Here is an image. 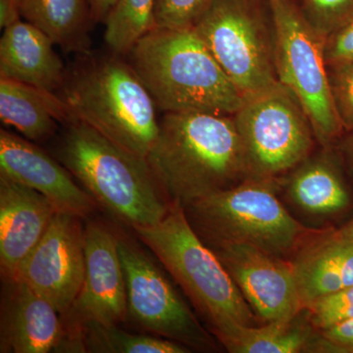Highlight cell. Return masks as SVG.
Wrapping results in <instances>:
<instances>
[{
  "label": "cell",
  "instance_id": "6da1fadb",
  "mask_svg": "<svg viewBox=\"0 0 353 353\" xmlns=\"http://www.w3.org/2000/svg\"><path fill=\"white\" fill-rule=\"evenodd\" d=\"M146 160L167 201L183 208L250 178L233 116L164 113Z\"/></svg>",
  "mask_w": 353,
  "mask_h": 353
},
{
  "label": "cell",
  "instance_id": "7a4b0ae2",
  "mask_svg": "<svg viewBox=\"0 0 353 353\" xmlns=\"http://www.w3.org/2000/svg\"><path fill=\"white\" fill-rule=\"evenodd\" d=\"M126 57L163 113L233 116L245 101L192 28H154Z\"/></svg>",
  "mask_w": 353,
  "mask_h": 353
},
{
  "label": "cell",
  "instance_id": "3957f363",
  "mask_svg": "<svg viewBox=\"0 0 353 353\" xmlns=\"http://www.w3.org/2000/svg\"><path fill=\"white\" fill-rule=\"evenodd\" d=\"M55 157L97 203L130 227L152 226L168 213L171 203L146 158L116 145L83 121L65 124Z\"/></svg>",
  "mask_w": 353,
  "mask_h": 353
},
{
  "label": "cell",
  "instance_id": "277c9868",
  "mask_svg": "<svg viewBox=\"0 0 353 353\" xmlns=\"http://www.w3.org/2000/svg\"><path fill=\"white\" fill-rule=\"evenodd\" d=\"M81 55L67 71L60 97L77 119L146 158L159 131L152 95L122 55Z\"/></svg>",
  "mask_w": 353,
  "mask_h": 353
},
{
  "label": "cell",
  "instance_id": "5b68a950",
  "mask_svg": "<svg viewBox=\"0 0 353 353\" xmlns=\"http://www.w3.org/2000/svg\"><path fill=\"white\" fill-rule=\"evenodd\" d=\"M132 230L180 285L221 343L241 327L257 325V316L217 255L190 226L182 205L171 203L159 223Z\"/></svg>",
  "mask_w": 353,
  "mask_h": 353
},
{
  "label": "cell",
  "instance_id": "8992f818",
  "mask_svg": "<svg viewBox=\"0 0 353 353\" xmlns=\"http://www.w3.org/2000/svg\"><path fill=\"white\" fill-rule=\"evenodd\" d=\"M280 180L248 178L192 202L183 211L208 248L245 243L290 259L316 230L304 226L280 201Z\"/></svg>",
  "mask_w": 353,
  "mask_h": 353
},
{
  "label": "cell",
  "instance_id": "52a82bcc",
  "mask_svg": "<svg viewBox=\"0 0 353 353\" xmlns=\"http://www.w3.org/2000/svg\"><path fill=\"white\" fill-rule=\"evenodd\" d=\"M269 6L275 30L279 82L301 103L317 143L322 148H333L345 131L330 85L326 38L290 0H276Z\"/></svg>",
  "mask_w": 353,
  "mask_h": 353
},
{
  "label": "cell",
  "instance_id": "ba28073f",
  "mask_svg": "<svg viewBox=\"0 0 353 353\" xmlns=\"http://www.w3.org/2000/svg\"><path fill=\"white\" fill-rule=\"evenodd\" d=\"M243 97L275 87V30L254 0H212L192 27Z\"/></svg>",
  "mask_w": 353,
  "mask_h": 353
},
{
  "label": "cell",
  "instance_id": "9c48e42d",
  "mask_svg": "<svg viewBox=\"0 0 353 353\" xmlns=\"http://www.w3.org/2000/svg\"><path fill=\"white\" fill-rule=\"evenodd\" d=\"M233 118L250 178L280 180L311 155L317 143L301 103L281 83L246 97Z\"/></svg>",
  "mask_w": 353,
  "mask_h": 353
},
{
  "label": "cell",
  "instance_id": "30bf717a",
  "mask_svg": "<svg viewBox=\"0 0 353 353\" xmlns=\"http://www.w3.org/2000/svg\"><path fill=\"white\" fill-rule=\"evenodd\" d=\"M126 281L128 315L145 331L190 350L211 352L216 343L150 257L118 236Z\"/></svg>",
  "mask_w": 353,
  "mask_h": 353
},
{
  "label": "cell",
  "instance_id": "8fae6325",
  "mask_svg": "<svg viewBox=\"0 0 353 353\" xmlns=\"http://www.w3.org/2000/svg\"><path fill=\"white\" fill-rule=\"evenodd\" d=\"M82 218L58 211L15 279L50 301L63 316L82 289L85 272Z\"/></svg>",
  "mask_w": 353,
  "mask_h": 353
},
{
  "label": "cell",
  "instance_id": "7c38bea8",
  "mask_svg": "<svg viewBox=\"0 0 353 353\" xmlns=\"http://www.w3.org/2000/svg\"><path fill=\"white\" fill-rule=\"evenodd\" d=\"M85 272L82 289L66 314L67 333H82L88 323L119 325L128 316L126 281L118 236L101 223L85 226Z\"/></svg>",
  "mask_w": 353,
  "mask_h": 353
},
{
  "label": "cell",
  "instance_id": "4fadbf2b",
  "mask_svg": "<svg viewBox=\"0 0 353 353\" xmlns=\"http://www.w3.org/2000/svg\"><path fill=\"white\" fill-rule=\"evenodd\" d=\"M211 250L263 323L285 321L303 310L290 259L245 243H226Z\"/></svg>",
  "mask_w": 353,
  "mask_h": 353
},
{
  "label": "cell",
  "instance_id": "5bb4252c",
  "mask_svg": "<svg viewBox=\"0 0 353 353\" xmlns=\"http://www.w3.org/2000/svg\"><path fill=\"white\" fill-rule=\"evenodd\" d=\"M0 173L46 196L60 212L85 218L97 202L63 164L32 141L0 130Z\"/></svg>",
  "mask_w": 353,
  "mask_h": 353
},
{
  "label": "cell",
  "instance_id": "9a60e30c",
  "mask_svg": "<svg viewBox=\"0 0 353 353\" xmlns=\"http://www.w3.org/2000/svg\"><path fill=\"white\" fill-rule=\"evenodd\" d=\"M3 281L0 352H63L67 330L54 306L23 281Z\"/></svg>",
  "mask_w": 353,
  "mask_h": 353
},
{
  "label": "cell",
  "instance_id": "2e32d148",
  "mask_svg": "<svg viewBox=\"0 0 353 353\" xmlns=\"http://www.w3.org/2000/svg\"><path fill=\"white\" fill-rule=\"evenodd\" d=\"M58 212L37 190L0 173V267L2 279H15Z\"/></svg>",
  "mask_w": 353,
  "mask_h": 353
},
{
  "label": "cell",
  "instance_id": "e0dca14e",
  "mask_svg": "<svg viewBox=\"0 0 353 353\" xmlns=\"http://www.w3.org/2000/svg\"><path fill=\"white\" fill-rule=\"evenodd\" d=\"M280 180V190L297 212L314 220L345 215L353 206L350 185L332 148L309 155Z\"/></svg>",
  "mask_w": 353,
  "mask_h": 353
},
{
  "label": "cell",
  "instance_id": "ac0fdd59",
  "mask_svg": "<svg viewBox=\"0 0 353 353\" xmlns=\"http://www.w3.org/2000/svg\"><path fill=\"white\" fill-rule=\"evenodd\" d=\"M303 308L353 285V239L338 229L316 230L290 259Z\"/></svg>",
  "mask_w": 353,
  "mask_h": 353
},
{
  "label": "cell",
  "instance_id": "d6986e66",
  "mask_svg": "<svg viewBox=\"0 0 353 353\" xmlns=\"http://www.w3.org/2000/svg\"><path fill=\"white\" fill-rule=\"evenodd\" d=\"M54 46L27 21L8 26L0 39V78L57 94L63 87L67 70Z\"/></svg>",
  "mask_w": 353,
  "mask_h": 353
},
{
  "label": "cell",
  "instance_id": "ffe728a7",
  "mask_svg": "<svg viewBox=\"0 0 353 353\" xmlns=\"http://www.w3.org/2000/svg\"><path fill=\"white\" fill-rule=\"evenodd\" d=\"M0 118L31 141H48L76 117L57 94L26 83L0 78Z\"/></svg>",
  "mask_w": 353,
  "mask_h": 353
},
{
  "label": "cell",
  "instance_id": "44dd1931",
  "mask_svg": "<svg viewBox=\"0 0 353 353\" xmlns=\"http://www.w3.org/2000/svg\"><path fill=\"white\" fill-rule=\"evenodd\" d=\"M21 16L68 52H88V0H19Z\"/></svg>",
  "mask_w": 353,
  "mask_h": 353
},
{
  "label": "cell",
  "instance_id": "7402d4cb",
  "mask_svg": "<svg viewBox=\"0 0 353 353\" xmlns=\"http://www.w3.org/2000/svg\"><path fill=\"white\" fill-rule=\"evenodd\" d=\"M319 336V331L311 324L307 310L303 308L285 321L241 327L222 345L231 353L315 352Z\"/></svg>",
  "mask_w": 353,
  "mask_h": 353
},
{
  "label": "cell",
  "instance_id": "603a6c76",
  "mask_svg": "<svg viewBox=\"0 0 353 353\" xmlns=\"http://www.w3.org/2000/svg\"><path fill=\"white\" fill-rule=\"evenodd\" d=\"M155 0H117L104 21V41L111 52L126 57L132 46L157 28Z\"/></svg>",
  "mask_w": 353,
  "mask_h": 353
},
{
  "label": "cell",
  "instance_id": "cb8c5ba5",
  "mask_svg": "<svg viewBox=\"0 0 353 353\" xmlns=\"http://www.w3.org/2000/svg\"><path fill=\"white\" fill-rule=\"evenodd\" d=\"M83 343L85 352L99 353H185L190 348L180 343L160 338L128 333L118 325L88 323L83 325Z\"/></svg>",
  "mask_w": 353,
  "mask_h": 353
},
{
  "label": "cell",
  "instance_id": "d4e9b609",
  "mask_svg": "<svg viewBox=\"0 0 353 353\" xmlns=\"http://www.w3.org/2000/svg\"><path fill=\"white\" fill-rule=\"evenodd\" d=\"M305 309L311 324L318 331H324L352 319L353 285L318 297Z\"/></svg>",
  "mask_w": 353,
  "mask_h": 353
},
{
  "label": "cell",
  "instance_id": "484cf974",
  "mask_svg": "<svg viewBox=\"0 0 353 353\" xmlns=\"http://www.w3.org/2000/svg\"><path fill=\"white\" fill-rule=\"evenodd\" d=\"M212 0H155L157 28L190 29L205 12Z\"/></svg>",
  "mask_w": 353,
  "mask_h": 353
},
{
  "label": "cell",
  "instance_id": "4316f807",
  "mask_svg": "<svg viewBox=\"0 0 353 353\" xmlns=\"http://www.w3.org/2000/svg\"><path fill=\"white\" fill-rule=\"evenodd\" d=\"M330 85L336 112L345 132L353 130V62L328 66Z\"/></svg>",
  "mask_w": 353,
  "mask_h": 353
},
{
  "label": "cell",
  "instance_id": "83f0119b",
  "mask_svg": "<svg viewBox=\"0 0 353 353\" xmlns=\"http://www.w3.org/2000/svg\"><path fill=\"white\" fill-rule=\"evenodd\" d=\"M309 20L325 38L353 13V0H304Z\"/></svg>",
  "mask_w": 353,
  "mask_h": 353
},
{
  "label": "cell",
  "instance_id": "f1b7e54d",
  "mask_svg": "<svg viewBox=\"0 0 353 353\" xmlns=\"http://www.w3.org/2000/svg\"><path fill=\"white\" fill-rule=\"evenodd\" d=\"M325 58L328 66L353 62V13L327 37Z\"/></svg>",
  "mask_w": 353,
  "mask_h": 353
},
{
  "label": "cell",
  "instance_id": "f546056e",
  "mask_svg": "<svg viewBox=\"0 0 353 353\" xmlns=\"http://www.w3.org/2000/svg\"><path fill=\"white\" fill-rule=\"evenodd\" d=\"M321 334L319 352L353 353V318Z\"/></svg>",
  "mask_w": 353,
  "mask_h": 353
},
{
  "label": "cell",
  "instance_id": "4dcf8cb0",
  "mask_svg": "<svg viewBox=\"0 0 353 353\" xmlns=\"http://www.w3.org/2000/svg\"><path fill=\"white\" fill-rule=\"evenodd\" d=\"M19 0H0V27H6L21 20Z\"/></svg>",
  "mask_w": 353,
  "mask_h": 353
},
{
  "label": "cell",
  "instance_id": "1f68e13d",
  "mask_svg": "<svg viewBox=\"0 0 353 353\" xmlns=\"http://www.w3.org/2000/svg\"><path fill=\"white\" fill-rule=\"evenodd\" d=\"M117 0H88L90 14L94 22H103Z\"/></svg>",
  "mask_w": 353,
  "mask_h": 353
},
{
  "label": "cell",
  "instance_id": "d6a6232c",
  "mask_svg": "<svg viewBox=\"0 0 353 353\" xmlns=\"http://www.w3.org/2000/svg\"><path fill=\"white\" fill-rule=\"evenodd\" d=\"M347 132V136L343 137V139H341V153L343 161L345 162L353 175V130Z\"/></svg>",
  "mask_w": 353,
  "mask_h": 353
},
{
  "label": "cell",
  "instance_id": "836d02e7",
  "mask_svg": "<svg viewBox=\"0 0 353 353\" xmlns=\"http://www.w3.org/2000/svg\"><path fill=\"white\" fill-rule=\"evenodd\" d=\"M341 234H345V236H350L353 239V219L350 220L347 224L341 226L340 229H338Z\"/></svg>",
  "mask_w": 353,
  "mask_h": 353
},
{
  "label": "cell",
  "instance_id": "e575fe53",
  "mask_svg": "<svg viewBox=\"0 0 353 353\" xmlns=\"http://www.w3.org/2000/svg\"><path fill=\"white\" fill-rule=\"evenodd\" d=\"M276 0H268L269 3H273V2H275Z\"/></svg>",
  "mask_w": 353,
  "mask_h": 353
}]
</instances>
